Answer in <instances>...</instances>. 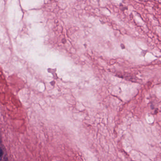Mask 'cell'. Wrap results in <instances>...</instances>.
Here are the masks:
<instances>
[{
    "label": "cell",
    "mask_w": 161,
    "mask_h": 161,
    "mask_svg": "<svg viewBox=\"0 0 161 161\" xmlns=\"http://www.w3.org/2000/svg\"><path fill=\"white\" fill-rule=\"evenodd\" d=\"M3 155V150H2V149H1V156H2Z\"/></svg>",
    "instance_id": "1"
}]
</instances>
